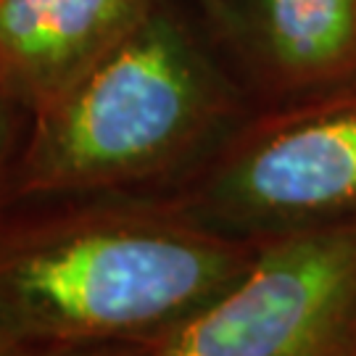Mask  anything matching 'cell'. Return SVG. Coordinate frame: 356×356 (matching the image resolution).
Listing matches in <instances>:
<instances>
[{
    "label": "cell",
    "instance_id": "obj_1",
    "mask_svg": "<svg viewBox=\"0 0 356 356\" xmlns=\"http://www.w3.org/2000/svg\"><path fill=\"white\" fill-rule=\"evenodd\" d=\"M0 211V330L26 348L159 343L229 291L261 241L225 235L164 195Z\"/></svg>",
    "mask_w": 356,
    "mask_h": 356
},
{
    "label": "cell",
    "instance_id": "obj_2",
    "mask_svg": "<svg viewBox=\"0 0 356 356\" xmlns=\"http://www.w3.org/2000/svg\"><path fill=\"white\" fill-rule=\"evenodd\" d=\"M229 98L182 29L148 13L32 114L6 206L175 188L227 138ZM166 188V191H169Z\"/></svg>",
    "mask_w": 356,
    "mask_h": 356
},
{
    "label": "cell",
    "instance_id": "obj_3",
    "mask_svg": "<svg viewBox=\"0 0 356 356\" xmlns=\"http://www.w3.org/2000/svg\"><path fill=\"white\" fill-rule=\"evenodd\" d=\"M159 195L245 241L354 222L356 92L235 129Z\"/></svg>",
    "mask_w": 356,
    "mask_h": 356
},
{
    "label": "cell",
    "instance_id": "obj_4",
    "mask_svg": "<svg viewBox=\"0 0 356 356\" xmlns=\"http://www.w3.org/2000/svg\"><path fill=\"white\" fill-rule=\"evenodd\" d=\"M151 356H356V219L261 241L241 280Z\"/></svg>",
    "mask_w": 356,
    "mask_h": 356
},
{
    "label": "cell",
    "instance_id": "obj_5",
    "mask_svg": "<svg viewBox=\"0 0 356 356\" xmlns=\"http://www.w3.org/2000/svg\"><path fill=\"white\" fill-rule=\"evenodd\" d=\"M151 0H0V90L35 114L148 16Z\"/></svg>",
    "mask_w": 356,
    "mask_h": 356
},
{
    "label": "cell",
    "instance_id": "obj_6",
    "mask_svg": "<svg viewBox=\"0 0 356 356\" xmlns=\"http://www.w3.org/2000/svg\"><path fill=\"white\" fill-rule=\"evenodd\" d=\"M272 61L293 82H319L356 61V0H259Z\"/></svg>",
    "mask_w": 356,
    "mask_h": 356
},
{
    "label": "cell",
    "instance_id": "obj_7",
    "mask_svg": "<svg viewBox=\"0 0 356 356\" xmlns=\"http://www.w3.org/2000/svg\"><path fill=\"white\" fill-rule=\"evenodd\" d=\"M22 106L13 103L3 90H0V211L6 204V185H8V175L16 161V153L22 148Z\"/></svg>",
    "mask_w": 356,
    "mask_h": 356
},
{
    "label": "cell",
    "instance_id": "obj_8",
    "mask_svg": "<svg viewBox=\"0 0 356 356\" xmlns=\"http://www.w3.org/2000/svg\"><path fill=\"white\" fill-rule=\"evenodd\" d=\"M153 343L140 346H76V348H38L26 356H151Z\"/></svg>",
    "mask_w": 356,
    "mask_h": 356
},
{
    "label": "cell",
    "instance_id": "obj_9",
    "mask_svg": "<svg viewBox=\"0 0 356 356\" xmlns=\"http://www.w3.org/2000/svg\"><path fill=\"white\" fill-rule=\"evenodd\" d=\"M29 351H38V348H26V346L16 343L13 338H8L6 332L0 330V356H26Z\"/></svg>",
    "mask_w": 356,
    "mask_h": 356
}]
</instances>
